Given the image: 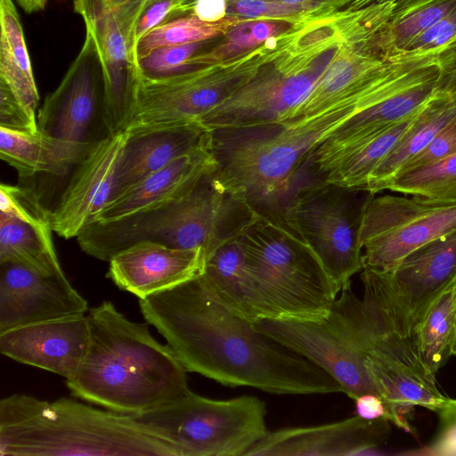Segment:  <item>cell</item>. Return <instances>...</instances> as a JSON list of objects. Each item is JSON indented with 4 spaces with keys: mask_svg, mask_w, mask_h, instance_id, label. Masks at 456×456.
I'll return each mask as SVG.
<instances>
[{
    "mask_svg": "<svg viewBox=\"0 0 456 456\" xmlns=\"http://www.w3.org/2000/svg\"><path fill=\"white\" fill-rule=\"evenodd\" d=\"M139 305L187 371L276 395L343 393L325 370L222 305L199 276Z\"/></svg>",
    "mask_w": 456,
    "mask_h": 456,
    "instance_id": "1",
    "label": "cell"
},
{
    "mask_svg": "<svg viewBox=\"0 0 456 456\" xmlns=\"http://www.w3.org/2000/svg\"><path fill=\"white\" fill-rule=\"evenodd\" d=\"M415 80L408 66L390 62L358 91L313 116L211 129L215 174L258 213H281L320 143L353 117Z\"/></svg>",
    "mask_w": 456,
    "mask_h": 456,
    "instance_id": "2",
    "label": "cell"
},
{
    "mask_svg": "<svg viewBox=\"0 0 456 456\" xmlns=\"http://www.w3.org/2000/svg\"><path fill=\"white\" fill-rule=\"evenodd\" d=\"M89 338L71 395L107 410L135 415L170 403L190 389L187 370L148 322H135L110 301L86 314Z\"/></svg>",
    "mask_w": 456,
    "mask_h": 456,
    "instance_id": "3",
    "label": "cell"
},
{
    "mask_svg": "<svg viewBox=\"0 0 456 456\" xmlns=\"http://www.w3.org/2000/svg\"><path fill=\"white\" fill-rule=\"evenodd\" d=\"M1 456H183L131 415L76 399L13 394L0 401Z\"/></svg>",
    "mask_w": 456,
    "mask_h": 456,
    "instance_id": "4",
    "label": "cell"
},
{
    "mask_svg": "<svg viewBox=\"0 0 456 456\" xmlns=\"http://www.w3.org/2000/svg\"><path fill=\"white\" fill-rule=\"evenodd\" d=\"M362 298L370 318L364 366L376 395L386 407V419L405 432L414 407L438 412L451 400L421 360L413 330L392 289L387 273L363 265Z\"/></svg>",
    "mask_w": 456,
    "mask_h": 456,
    "instance_id": "5",
    "label": "cell"
},
{
    "mask_svg": "<svg viewBox=\"0 0 456 456\" xmlns=\"http://www.w3.org/2000/svg\"><path fill=\"white\" fill-rule=\"evenodd\" d=\"M239 240L266 319L319 321L329 314L338 290L281 215L258 213Z\"/></svg>",
    "mask_w": 456,
    "mask_h": 456,
    "instance_id": "6",
    "label": "cell"
},
{
    "mask_svg": "<svg viewBox=\"0 0 456 456\" xmlns=\"http://www.w3.org/2000/svg\"><path fill=\"white\" fill-rule=\"evenodd\" d=\"M308 176L302 175L295 184L281 216L313 248L340 293L363 268L360 232L376 194Z\"/></svg>",
    "mask_w": 456,
    "mask_h": 456,
    "instance_id": "7",
    "label": "cell"
},
{
    "mask_svg": "<svg viewBox=\"0 0 456 456\" xmlns=\"http://www.w3.org/2000/svg\"><path fill=\"white\" fill-rule=\"evenodd\" d=\"M175 444L183 456H245L269 432L256 396L216 400L189 390L164 406L131 415Z\"/></svg>",
    "mask_w": 456,
    "mask_h": 456,
    "instance_id": "8",
    "label": "cell"
},
{
    "mask_svg": "<svg viewBox=\"0 0 456 456\" xmlns=\"http://www.w3.org/2000/svg\"><path fill=\"white\" fill-rule=\"evenodd\" d=\"M252 323L325 370L351 399L363 394L376 395L364 366L370 335V313L363 298L351 287L340 291L330 312L322 320L262 319Z\"/></svg>",
    "mask_w": 456,
    "mask_h": 456,
    "instance_id": "9",
    "label": "cell"
},
{
    "mask_svg": "<svg viewBox=\"0 0 456 456\" xmlns=\"http://www.w3.org/2000/svg\"><path fill=\"white\" fill-rule=\"evenodd\" d=\"M224 220L221 202L202 177L177 200L119 219L91 223L77 241L86 254L102 261L142 241L200 248L207 253L221 235Z\"/></svg>",
    "mask_w": 456,
    "mask_h": 456,
    "instance_id": "10",
    "label": "cell"
},
{
    "mask_svg": "<svg viewBox=\"0 0 456 456\" xmlns=\"http://www.w3.org/2000/svg\"><path fill=\"white\" fill-rule=\"evenodd\" d=\"M345 41L329 48L289 45L281 37L256 75L199 121L211 130L286 121L305 101Z\"/></svg>",
    "mask_w": 456,
    "mask_h": 456,
    "instance_id": "11",
    "label": "cell"
},
{
    "mask_svg": "<svg viewBox=\"0 0 456 456\" xmlns=\"http://www.w3.org/2000/svg\"><path fill=\"white\" fill-rule=\"evenodd\" d=\"M273 52L265 44L219 63L159 80L142 78L126 131L143 133L199 122L246 85Z\"/></svg>",
    "mask_w": 456,
    "mask_h": 456,
    "instance_id": "12",
    "label": "cell"
},
{
    "mask_svg": "<svg viewBox=\"0 0 456 456\" xmlns=\"http://www.w3.org/2000/svg\"><path fill=\"white\" fill-rule=\"evenodd\" d=\"M147 0H74L103 69L105 120L110 134L125 132L142 80L136 25Z\"/></svg>",
    "mask_w": 456,
    "mask_h": 456,
    "instance_id": "13",
    "label": "cell"
},
{
    "mask_svg": "<svg viewBox=\"0 0 456 456\" xmlns=\"http://www.w3.org/2000/svg\"><path fill=\"white\" fill-rule=\"evenodd\" d=\"M456 228V204L410 195L374 196L362 219L363 265L394 269L411 252Z\"/></svg>",
    "mask_w": 456,
    "mask_h": 456,
    "instance_id": "14",
    "label": "cell"
},
{
    "mask_svg": "<svg viewBox=\"0 0 456 456\" xmlns=\"http://www.w3.org/2000/svg\"><path fill=\"white\" fill-rule=\"evenodd\" d=\"M104 89L102 61L86 32L76 59L38 110V131L84 157L94 143L110 134L105 120Z\"/></svg>",
    "mask_w": 456,
    "mask_h": 456,
    "instance_id": "15",
    "label": "cell"
},
{
    "mask_svg": "<svg viewBox=\"0 0 456 456\" xmlns=\"http://www.w3.org/2000/svg\"><path fill=\"white\" fill-rule=\"evenodd\" d=\"M126 132L94 143L76 164L57 205L50 210L51 226L64 239L77 236L114 199Z\"/></svg>",
    "mask_w": 456,
    "mask_h": 456,
    "instance_id": "16",
    "label": "cell"
},
{
    "mask_svg": "<svg viewBox=\"0 0 456 456\" xmlns=\"http://www.w3.org/2000/svg\"><path fill=\"white\" fill-rule=\"evenodd\" d=\"M87 312L86 299L64 272L46 275L20 264L0 263V332Z\"/></svg>",
    "mask_w": 456,
    "mask_h": 456,
    "instance_id": "17",
    "label": "cell"
},
{
    "mask_svg": "<svg viewBox=\"0 0 456 456\" xmlns=\"http://www.w3.org/2000/svg\"><path fill=\"white\" fill-rule=\"evenodd\" d=\"M388 433L386 419H366L356 415L329 424L269 431L245 456L373 454Z\"/></svg>",
    "mask_w": 456,
    "mask_h": 456,
    "instance_id": "18",
    "label": "cell"
},
{
    "mask_svg": "<svg viewBox=\"0 0 456 456\" xmlns=\"http://www.w3.org/2000/svg\"><path fill=\"white\" fill-rule=\"evenodd\" d=\"M89 338L86 314L19 326L0 332L2 354L23 364L75 376Z\"/></svg>",
    "mask_w": 456,
    "mask_h": 456,
    "instance_id": "19",
    "label": "cell"
},
{
    "mask_svg": "<svg viewBox=\"0 0 456 456\" xmlns=\"http://www.w3.org/2000/svg\"><path fill=\"white\" fill-rule=\"evenodd\" d=\"M204 258L200 248H178L142 241L108 261V277L120 289L142 299L199 276Z\"/></svg>",
    "mask_w": 456,
    "mask_h": 456,
    "instance_id": "20",
    "label": "cell"
},
{
    "mask_svg": "<svg viewBox=\"0 0 456 456\" xmlns=\"http://www.w3.org/2000/svg\"><path fill=\"white\" fill-rule=\"evenodd\" d=\"M438 76L439 68L345 122L310 154L308 169L321 175L365 141L418 113L435 94Z\"/></svg>",
    "mask_w": 456,
    "mask_h": 456,
    "instance_id": "21",
    "label": "cell"
},
{
    "mask_svg": "<svg viewBox=\"0 0 456 456\" xmlns=\"http://www.w3.org/2000/svg\"><path fill=\"white\" fill-rule=\"evenodd\" d=\"M386 272L413 330L432 302L456 282V228L417 248Z\"/></svg>",
    "mask_w": 456,
    "mask_h": 456,
    "instance_id": "22",
    "label": "cell"
},
{
    "mask_svg": "<svg viewBox=\"0 0 456 456\" xmlns=\"http://www.w3.org/2000/svg\"><path fill=\"white\" fill-rule=\"evenodd\" d=\"M210 130L199 122L143 133H127L114 199L175 159L210 147Z\"/></svg>",
    "mask_w": 456,
    "mask_h": 456,
    "instance_id": "23",
    "label": "cell"
},
{
    "mask_svg": "<svg viewBox=\"0 0 456 456\" xmlns=\"http://www.w3.org/2000/svg\"><path fill=\"white\" fill-rule=\"evenodd\" d=\"M216 167L210 147L183 155L124 191L103 208L95 221L119 219L177 200Z\"/></svg>",
    "mask_w": 456,
    "mask_h": 456,
    "instance_id": "24",
    "label": "cell"
},
{
    "mask_svg": "<svg viewBox=\"0 0 456 456\" xmlns=\"http://www.w3.org/2000/svg\"><path fill=\"white\" fill-rule=\"evenodd\" d=\"M389 61L370 42L344 43L311 93L286 121L313 116L348 97L377 76Z\"/></svg>",
    "mask_w": 456,
    "mask_h": 456,
    "instance_id": "25",
    "label": "cell"
},
{
    "mask_svg": "<svg viewBox=\"0 0 456 456\" xmlns=\"http://www.w3.org/2000/svg\"><path fill=\"white\" fill-rule=\"evenodd\" d=\"M199 277L214 298L233 314L250 322L267 318L239 237L206 255Z\"/></svg>",
    "mask_w": 456,
    "mask_h": 456,
    "instance_id": "26",
    "label": "cell"
},
{
    "mask_svg": "<svg viewBox=\"0 0 456 456\" xmlns=\"http://www.w3.org/2000/svg\"><path fill=\"white\" fill-rule=\"evenodd\" d=\"M455 115L456 94L436 91L395 147L373 170L365 189L374 194L385 191L405 164L421 152Z\"/></svg>",
    "mask_w": 456,
    "mask_h": 456,
    "instance_id": "27",
    "label": "cell"
},
{
    "mask_svg": "<svg viewBox=\"0 0 456 456\" xmlns=\"http://www.w3.org/2000/svg\"><path fill=\"white\" fill-rule=\"evenodd\" d=\"M0 157L23 178L37 174L63 176L83 158L39 131L36 134L0 127Z\"/></svg>",
    "mask_w": 456,
    "mask_h": 456,
    "instance_id": "28",
    "label": "cell"
},
{
    "mask_svg": "<svg viewBox=\"0 0 456 456\" xmlns=\"http://www.w3.org/2000/svg\"><path fill=\"white\" fill-rule=\"evenodd\" d=\"M0 81L15 95L28 114L36 118L39 94L20 19L12 0H0Z\"/></svg>",
    "mask_w": 456,
    "mask_h": 456,
    "instance_id": "29",
    "label": "cell"
},
{
    "mask_svg": "<svg viewBox=\"0 0 456 456\" xmlns=\"http://www.w3.org/2000/svg\"><path fill=\"white\" fill-rule=\"evenodd\" d=\"M51 224L28 223L0 213V263L23 265L39 273H63Z\"/></svg>",
    "mask_w": 456,
    "mask_h": 456,
    "instance_id": "30",
    "label": "cell"
},
{
    "mask_svg": "<svg viewBox=\"0 0 456 456\" xmlns=\"http://www.w3.org/2000/svg\"><path fill=\"white\" fill-rule=\"evenodd\" d=\"M412 337L421 360L436 375L452 355L456 338V282L432 302L414 326Z\"/></svg>",
    "mask_w": 456,
    "mask_h": 456,
    "instance_id": "31",
    "label": "cell"
},
{
    "mask_svg": "<svg viewBox=\"0 0 456 456\" xmlns=\"http://www.w3.org/2000/svg\"><path fill=\"white\" fill-rule=\"evenodd\" d=\"M456 8V0H398L380 32L377 47L387 59Z\"/></svg>",
    "mask_w": 456,
    "mask_h": 456,
    "instance_id": "32",
    "label": "cell"
},
{
    "mask_svg": "<svg viewBox=\"0 0 456 456\" xmlns=\"http://www.w3.org/2000/svg\"><path fill=\"white\" fill-rule=\"evenodd\" d=\"M418 113L365 141L331 165L319 178L343 186L365 188L373 170L395 147Z\"/></svg>",
    "mask_w": 456,
    "mask_h": 456,
    "instance_id": "33",
    "label": "cell"
},
{
    "mask_svg": "<svg viewBox=\"0 0 456 456\" xmlns=\"http://www.w3.org/2000/svg\"><path fill=\"white\" fill-rule=\"evenodd\" d=\"M300 24L283 20H243L224 35L222 44L210 51L201 52L188 61L189 71L219 63L246 53L264 45L269 38L286 34Z\"/></svg>",
    "mask_w": 456,
    "mask_h": 456,
    "instance_id": "34",
    "label": "cell"
},
{
    "mask_svg": "<svg viewBox=\"0 0 456 456\" xmlns=\"http://www.w3.org/2000/svg\"><path fill=\"white\" fill-rule=\"evenodd\" d=\"M426 200L456 204V154L397 175L385 191Z\"/></svg>",
    "mask_w": 456,
    "mask_h": 456,
    "instance_id": "35",
    "label": "cell"
},
{
    "mask_svg": "<svg viewBox=\"0 0 456 456\" xmlns=\"http://www.w3.org/2000/svg\"><path fill=\"white\" fill-rule=\"evenodd\" d=\"M243 20L229 15L221 20L209 22L193 15H186L167 20L150 30L139 40L138 59L159 47L208 41L225 34Z\"/></svg>",
    "mask_w": 456,
    "mask_h": 456,
    "instance_id": "36",
    "label": "cell"
},
{
    "mask_svg": "<svg viewBox=\"0 0 456 456\" xmlns=\"http://www.w3.org/2000/svg\"><path fill=\"white\" fill-rule=\"evenodd\" d=\"M205 43L167 45L151 51L138 59L142 78L159 80L190 72L188 61L203 52Z\"/></svg>",
    "mask_w": 456,
    "mask_h": 456,
    "instance_id": "37",
    "label": "cell"
},
{
    "mask_svg": "<svg viewBox=\"0 0 456 456\" xmlns=\"http://www.w3.org/2000/svg\"><path fill=\"white\" fill-rule=\"evenodd\" d=\"M454 45H456V8L418 35L394 57L436 59L440 53Z\"/></svg>",
    "mask_w": 456,
    "mask_h": 456,
    "instance_id": "38",
    "label": "cell"
},
{
    "mask_svg": "<svg viewBox=\"0 0 456 456\" xmlns=\"http://www.w3.org/2000/svg\"><path fill=\"white\" fill-rule=\"evenodd\" d=\"M0 211L25 222L51 224L50 210L28 188L1 183Z\"/></svg>",
    "mask_w": 456,
    "mask_h": 456,
    "instance_id": "39",
    "label": "cell"
},
{
    "mask_svg": "<svg viewBox=\"0 0 456 456\" xmlns=\"http://www.w3.org/2000/svg\"><path fill=\"white\" fill-rule=\"evenodd\" d=\"M454 154H456V115L421 152L405 164L400 173L436 163Z\"/></svg>",
    "mask_w": 456,
    "mask_h": 456,
    "instance_id": "40",
    "label": "cell"
},
{
    "mask_svg": "<svg viewBox=\"0 0 456 456\" xmlns=\"http://www.w3.org/2000/svg\"><path fill=\"white\" fill-rule=\"evenodd\" d=\"M0 127L36 134L37 120L32 118L10 88L0 81Z\"/></svg>",
    "mask_w": 456,
    "mask_h": 456,
    "instance_id": "41",
    "label": "cell"
},
{
    "mask_svg": "<svg viewBox=\"0 0 456 456\" xmlns=\"http://www.w3.org/2000/svg\"><path fill=\"white\" fill-rule=\"evenodd\" d=\"M439 428L434 440L427 446L426 454L436 456H456V399L441 409Z\"/></svg>",
    "mask_w": 456,
    "mask_h": 456,
    "instance_id": "42",
    "label": "cell"
},
{
    "mask_svg": "<svg viewBox=\"0 0 456 456\" xmlns=\"http://www.w3.org/2000/svg\"><path fill=\"white\" fill-rule=\"evenodd\" d=\"M184 0H147L136 25V41L157 26L175 17Z\"/></svg>",
    "mask_w": 456,
    "mask_h": 456,
    "instance_id": "43",
    "label": "cell"
},
{
    "mask_svg": "<svg viewBox=\"0 0 456 456\" xmlns=\"http://www.w3.org/2000/svg\"><path fill=\"white\" fill-rule=\"evenodd\" d=\"M436 61L439 76L436 91L456 94V45L440 53Z\"/></svg>",
    "mask_w": 456,
    "mask_h": 456,
    "instance_id": "44",
    "label": "cell"
},
{
    "mask_svg": "<svg viewBox=\"0 0 456 456\" xmlns=\"http://www.w3.org/2000/svg\"><path fill=\"white\" fill-rule=\"evenodd\" d=\"M356 412L366 419H386V407L383 401L374 394H363L355 400Z\"/></svg>",
    "mask_w": 456,
    "mask_h": 456,
    "instance_id": "45",
    "label": "cell"
},
{
    "mask_svg": "<svg viewBox=\"0 0 456 456\" xmlns=\"http://www.w3.org/2000/svg\"><path fill=\"white\" fill-rule=\"evenodd\" d=\"M16 3L28 13L44 10L49 0H15Z\"/></svg>",
    "mask_w": 456,
    "mask_h": 456,
    "instance_id": "46",
    "label": "cell"
},
{
    "mask_svg": "<svg viewBox=\"0 0 456 456\" xmlns=\"http://www.w3.org/2000/svg\"><path fill=\"white\" fill-rule=\"evenodd\" d=\"M379 0H354L352 8H361L371 4H377Z\"/></svg>",
    "mask_w": 456,
    "mask_h": 456,
    "instance_id": "47",
    "label": "cell"
},
{
    "mask_svg": "<svg viewBox=\"0 0 456 456\" xmlns=\"http://www.w3.org/2000/svg\"><path fill=\"white\" fill-rule=\"evenodd\" d=\"M452 355L456 356V338H455V342H454V346H453Z\"/></svg>",
    "mask_w": 456,
    "mask_h": 456,
    "instance_id": "48",
    "label": "cell"
}]
</instances>
